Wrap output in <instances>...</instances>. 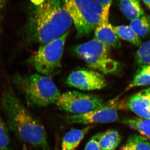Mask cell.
Returning <instances> with one entry per match:
<instances>
[{"label":"cell","instance_id":"277c9868","mask_svg":"<svg viewBox=\"0 0 150 150\" xmlns=\"http://www.w3.org/2000/svg\"><path fill=\"white\" fill-rule=\"evenodd\" d=\"M63 4L77 30V36L89 35L99 24L103 13L95 0H63Z\"/></svg>","mask_w":150,"mask_h":150},{"label":"cell","instance_id":"cb8c5ba5","mask_svg":"<svg viewBox=\"0 0 150 150\" xmlns=\"http://www.w3.org/2000/svg\"><path fill=\"white\" fill-rule=\"evenodd\" d=\"M101 6L103 9L110 10V6L113 0H96Z\"/></svg>","mask_w":150,"mask_h":150},{"label":"cell","instance_id":"9a60e30c","mask_svg":"<svg viewBox=\"0 0 150 150\" xmlns=\"http://www.w3.org/2000/svg\"><path fill=\"white\" fill-rule=\"evenodd\" d=\"M123 122L150 140V119L134 117L124 119Z\"/></svg>","mask_w":150,"mask_h":150},{"label":"cell","instance_id":"9c48e42d","mask_svg":"<svg viewBox=\"0 0 150 150\" xmlns=\"http://www.w3.org/2000/svg\"><path fill=\"white\" fill-rule=\"evenodd\" d=\"M68 85L83 91L100 90L106 87V80L101 74L89 70H79L71 73L67 78Z\"/></svg>","mask_w":150,"mask_h":150},{"label":"cell","instance_id":"ba28073f","mask_svg":"<svg viewBox=\"0 0 150 150\" xmlns=\"http://www.w3.org/2000/svg\"><path fill=\"white\" fill-rule=\"evenodd\" d=\"M119 103L118 98H116L88 113L70 115L68 121L70 123L84 124L112 123L118 119Z\"/></svg>","mask_w":150,"mask_h":150},{"label":"cell","instance_id":"d6986e66","mask_svg":"<svg viewBox=\"0 0 150 150\" xmlns=\"http://www.w3.org/2000/svg\"><path fill=\"white\" fill-rule=\"evenodd\" d=\"M150 84V64L144 65L138 70L128 89Z\"/></svg>","mask_w":150,"mask_h":150},{"label":"cell","instance_id":"4fadbf2b","mask_svg":"<svg viewBox=\"0 0 150 150\" xmlns=\"http://www.w3.org/2000/svg\"><path fill=\"white\" fill-rule=\"evenodd\" d=\"M119 7L124 16L132 21L145 15L138 0H119Z\"/></svg>","mask_w":150,"mask_h":150},{"label":"cell","instance_id":"7c38bea8","mask_svg":"<svg viewBox=\"0 0 150 150\" xmlns=\"http://www.w3.org/2000/svg\"><path fill=\"white\" fill-rule=\"evenodd\" d=\"M93 127V126H88L82 129H74L67 132L62 140L61 150H76Z\"/></svg>","mask_w":150,"mask_h":150},{"label":"cell","instance_id":"30bf717a","mask_svg":"<svg viewBox=\"0 0 150 150\" xmlns=\"http://www.w3.org/2000/svg\"><path fill=\"white\" fill-rule=\"evenodd\" d=\"M109 12L110 10L103 9L100 21L94 30L95 38L102 42L108 48L116 47L118 43V36L108 21Z\"/></svg>","mask_w":150,"mask_h":150},{"label":"cell","instance_id":"ac0fdd59","mask_svg":"<svg viewBox=\"0 0 150 150\" xmlns=\"http://www.w3.org/2000/svg\"><path fill=\"white\" fill-rule=\"evenodd\" d=\"M121 150H150V142L143 136L132 135L127 140Z\"/></svg>","mask_w":150,"mask_h":150},{"label":"cell","instance_id":"7402d4cb","mask_svg":"<svg viewBox=\"0 0 150 150\" xmlns=\"http://www.w3.org/2000/svg\"><path fill=\"white\" fill-rule=\"evenodd\" d=\"M100 133L92 137L86 145L85 150H101L99 143Z\"/></svg>","mask_w":150,"mask_h":150},{"label":"cell","instance_id":"8fae6325","mask_svg":"<svg viewBox=\"0 0 150 150\" xmlns=\"http://www.w3.org/2000/svg\"><path fill=\"white\" fill-rule=\"evenodd\" d=\"M123 106L127 108L141 118L150 119L149 90L147 89L133 95Z\"/></svg>","mask_w":150,"mask_h":150},{"label":"cell","instance_id":"ffe728a7","mask_svg":"<svg viewBox=\"0 0 150 150\" xmlns=\"http://www.w3.org/2000/svg\"><path fill=\"white\" fill-rule=\"evenodd\" d=\"M10 143L8 130L5 123L0 116V150L8 149Z\"/></svg>","mask_w":150,"mask_h":150},{"label":"cell","instance_id":"4316f807","mask_svg":"<svg viewBox=\"0 0 150 150\" xmlns=\"http://www.w3.org/2000/svg\"><path fill=\"white\" fill-rule=\"evenodd\" d=\"M147 8L150 10V0H142Z\"/></svg>","mask_w":150,"mask_h":150},{"label":"cell","instance_id":"44dd1931","mask_svg":"<svg viewBox=\"0 0 150 150\" xmlns=\"http://www.w3.org/2000/svg\"><path fill=\"white\" fill-rule=\"evenodd\" d=\"M150 54V40L142 43L135 54L136 59Z\"/></svg>","mask_w":150,"mask_h":150},{"label":"cell","instance_id":"f546056e","mask_svg":"<svg viewBox=\"0 0 150 150\" xmlns=\"http://www.w3.org/2000/svg\"></svg>","mask_w":150,"mask_h":150},{"label":"cell","instance_id":"e0dca14e","mask_svg":"<svg viewBox=\"0 0 150 150\" xmlns=\"http://www.w3.org/2000/svg\"><path fill=\"white\" fill-rule=\"evenodd\" d=\"M129 26L140 38L146 37L150 35V15L131 21Z\"/></svg>","mask_w":150,"mask_h":150},{"label":"cell","instance_id":"7a4b0ae2","mask_svg":"<svg viewBox=\"0 0 150 150\" xmlns=\"http://www.w3.org/2000/svg\"><path fill=\"white\" fill-rule=\"evenodd\" d=\"M1 98V105L9 128L23 142L48 150L44 126L29 112L17 96L12 86L7 83Z\"/></svg>","mask_w":150,"mask_h":150},{"label":"cell","instance_id":"f1b7e54d","mask_svg":"<svg viewBox=\"0 0 150 150\" xmlns=\"http://www.w3.org/2000/svg\"><path fill=\"white\" fill-rule=\"evenodd\" d=\"M4 150H10L8 148V149H6Z\"/></svg>","mask_w":150,"mask_h":150},{"label":"cell","instance_id":"484cf974","mask_svg":"<svg viewBox=\"0 0 150 150\" xmlns=\"http://www.w3.org/2000/svg\"><path fill=\"white\" fill-rule=\"evenodd\" d=\"M33 5L38 6L44 2L45 0H30Z\"/></svg>","mask_w":150,"mask_h":150},{"label":"cell","instance_id":"83f0119b","mask_svg":"<svg viewBox=\"0 0 150 150\" xmlns=\"http://www.w3.org/2000/svg\"><path fill=\"white\" fill-rule=\"evenodd\" d=\"M55 150H59V149H58V144H56V148H55Z\"/></svg>","mask_w":150,"mask_h":150},{"label":"cell","instance_id":"d4e9b609","mask_svg":"<svg viewBox=\"0 0 150 150\" xmlns=\"http://www.w3.org/2000/svg\"><path fill=\"white\" fill-rule=\"evenodd\" d=\"M7 0H0V13L2 11L6 4Z\"/></svg>","mask_w":150,"mask_h":150},{"label":"cell","instance_id":"3957f363","mask_svg":"<svg viewBox=\"0 0 150 150\" xmlns=\"http://www.w3.org/2000/svg\"><path fill=\"white\" fill-rule=\"evenodd\" d=\"M50 77L41 74L16 73L12 77V81L28 102L42 107L55 103L61 95Z\"/></svg>","mask_w":150,"mask_h":150},{"label":"cell","instance_id":"603a6c76","mask_svg":"<svg viewBox=\"0 0 150 150\" xmlns=\"http://www.w3.org/2000/svg\"><path fill=\"white\" fill-rule=\"evenodd\" d=\"M136 61H137V64L139 65L144 66V65L149 64H150V54L137 59Z\"/></svg>","mask_w":150,"mask_h":150},{"label":"cell","instance_id":"2e32d148","mask_svg":"<svg viewBox=\"0 0 150 150\" xmlns=\"http://www.w3.org/2000/svg\"><path fill=\"white\" fill-rule=\"evenodd\" d=\"M112 27L115 34L121 39L128 41L136 46H140L142 44L141 38L135 33L129 25H112Z\"/></svg>","mask_w":150,"mask_h":150},{"label":"cell","instance_id":"5bb4252c","mask_svg":"<svg viewBox=\"0 0 150 150\" xmlns=\"http://www.w3.org/2000/svg\"><path fill=\"white\" fill-rule=\"evenodd\" d=\"M121 141L117 130H109L100 133L99 143L101 150H115Z\"/></svg>","mask_w":150,"mask_h":150},{"label":"cell","instance_id":"6da1fadb","mask_svg":"<svg viewBox=\"0 0 150 150\" xmlns=\"http://www.w3.org/2000/svg\"><path fill=\"white\" fill-rule=\"evenodd\" d=\"M73 21L60 0H45L30 10L22 32L25 45L46 44L69 30Z\"/></svg>","mask_w":150,"mask_h":150},{"label":"cell","instance_id":"52a82bcc","mask_svg":"<svg viewBox=\"0 0 150 150\" xmlns=\"http://www.w3.org/2000/svg\"><path fill=\"white\" fill-rule=\"evenodd\" d=\"M104 103L97 96L70 91L61 94L55 103L60 110L78 115L91 112L102 106Z\"/></svg>","mask_w":150,"mask_h":150},{"label":"cell","instance_id":"8992f818","mask_svg":"<svg viewBox=\"0 0 150 150\" xmlns=\"http://www.w3.org/2000/svg\"><path fill=\"white\" fill-rule=\"evenodd\" d=\"M108 49L102 42L94 38L80 44L75 51L90 68L104 74H110L117 70L118 64L110 58Z\"/></svg>","mask_w":150,"mask_h":150},{"label":"cell","instance_id":"5b68a950","mask_svg":"<svg viewBox=\"0 0 150 150\" xmlns=\"http://www.w3.org/2000/svg\"><path fill=\"white\" fill-rule=\"evenodd\" d=\"M70 30L49 43L40 45L27 62L41 74L50 76L61 67L66 39Z\"/></svg>","mask_w":150,"mask_h":150}]
</instances>
